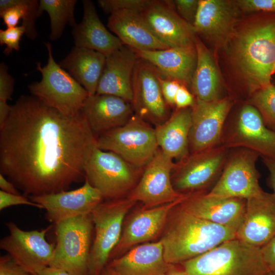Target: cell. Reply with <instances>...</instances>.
<instances>
[{
    "label": "cell",
    "instance_id": "6da1fadb",
    "mask_svg": "<svg viewBox=\"0 0 275 275\" xmlns=\"http://www.w3.org/2000/svg\"><path fill=\"white\" fill-rule=\"evenodd\" d=\"M96 140L81 112L66 116L22 95L0 127L1 173L26 196L67 190L85 180Z\"/></svg>",
    "mask_w": 275,
    "mask_h": 275
},
{
    "label": "cell",
    "instance_id": "7a4b0ae2",
    "mask_svg": "<svg viewBox=\"0 0 275 275\" xmlns=\"http://www.w3.org/2000/svg\"><path fill=\"white\" fill-rule=\"evenodd\" d=\"M215 54L223 81L251 96L271 84L275 74V13L240 17Z\"/></svg>",
    "mask_w": 275,
    "mask_h": 275
},
{
    "label": "cell",
    "instance_id": "3957f363",
    "mask_svg": "<svg viewBox=\"0 0 275 275\" xmlns=\"http://www.w3.org/2000/svg\"><path fill=\"white\" fill-rule=\"evenodd\" d=\"M235 238L236 233L233 230L198 217L179 204L173 210L160 240L166 262L177 265Z\"/></svg>",
    "mask_w": 275,
    "mask_h": 275
},
{
    "label": "cell",
    "instance_id": "277c9868",
    "mask_svg": "<svg viewBox=\"0 0 275 275\" xmlns=\"http://www.w3.org/2000/svg\"><path fill=\"white\" fill-rule=\"evenodd\" d=\"M187 275H268L261 248L235 238L180 264Z\"/></svg>",
    "mask_w": 275,
    "mask_h": 275
},
{
    "label": "cell",
    "instance_id": "5b68a950",
    "mask_svg": "<svg viewBox=\"0 0 275 275\" xmlns=\"http://www.w3.org/2000/svg\"><path fill=\"white\" fill-rule=\"evenodd\" d=\"M48 51L47 64L37 63V70L41 74L39 81L30 84L32 95L45 105L68 116L80 113L89 96L87 90L54 60L51 44L45 43Z\"/></svg>",
    "mask_w": 275,
    "mask_h": 275
},
{
    "label": "cell",
    "instance_id": "8992f818",
    "mask_svg": "<svg viewBox=\"0 0 275 275\" xmlns=\"http://www.w3.org/2000/svg\"><path fill=\"white\" fill-rule=\"evenodd\" d=\"M55 225L56 244L49 266L72 275H89L94 227L91 214L66 219Z\"/></svg>",
    "mask_w": 275,
    "mask_h": 275
},
{
    "label": "cell",
    "instance_id": "52a82bcc",
    "mask_svg": "<svg viewBox=\"0 0 275 275\" xmlns=\"http://www.w3.org/2000/svg\"><path fill=\"white\" fill-rule=\"evenodd\" d=\"M96 146L117 154L140 169L146 166L159 149L155 129L134 114L124 125L98 136Z\"/></svg>",
    "mask_w": 275,
    "mask_h": 275
},
{
    "label": "cell",
    "instance_id": "ba28073f",
    "mask_svg": "<svg viewBox=\"0 0 275 275\" xmlns=\"http://www.w3.org/2000/svg\"><path fill=\"white\" fill-rule=\"evenodd\" d=\"M135 202L128 198L102 202L91 212L95 237L91 248L89 275H101L118 244L125 216Z\"/></svg>",
    "mask_w": 275,
    "mask_h": 275
},
{
    "label": "cell",
    "instance_id": "9c48e42d",
    "mask_svg": "<svg viewBox=\"0 0 275 275\" xmlns=\"http://www.w3.org/2000/svg\"><path fill=\"white\" fill-rule=\"evenodd\" d=\"M140 170L117 154L96 146L85 166V179L100 191L103 200H112L133 186Z\"/></svg>",
    "mask_w": 275,
    "mask_h": 275
},
{
    "label": "cell",
    "instance_id": "30bf717a",
    "mask_svg": "<svg viewBox=\"0 0 275 275\" xmlns=\"http://www.w3.org/2000/svg\"><path fill=\"white\" fill-rule=\"evenodd\" d=\"M9 234L0 241V248L32 275L50 266L55 245L45 238L48 227L41 230L25 231L12 222L6 223Z\"/></svg>",
    "mask_w": 275,
    "mask_h": 275
},
{
    "label": "cell",
    "instance_id": "8fae6325",
    "mask_svg": "<svg viewBox=\"0 0 275 275\" xmlns=\"http://www.w3.org/2000/svg\"><path fill=\"white\" fill-rule=\"evenodd\" d=\"M259 156L251 150L240 148L229 158L208 194L247 200L261 194L263 190L259 184L260 174L256 166Z\"/></svg>",
    "mask_w": 275,
    "mask_h": 275
},
{
    "label": "cell",
    "instance_id": "7c38bea8",
    "mask_svg": "<svg viewBox=\"0 0 275 275\" xmlns=\"http://www.w3.org/2000/svg\"><path fill=\"white\" fill-rule=\"evenodd\" d=\"M227 148L225 146H215L191 153L176 163L172 181L175 190L181 194H192L209 186L223 168Z\"/></svg>",
    "mask_w": 275,
    "mask_h": 275
},
{
    "label": "cell",
    "instance_id": "4fadbf2b",
    "mask_svg": "<svg viewBox=\"0 0 275 275\" xmlns=\"http://www.w3.org/2000/svg\"><path fill=\"white\" fill-rule=\"evenodd\" d=\"M173 160L159 148L127 198L135 202H141L144 208H149L183 197L185 194L175 190L171 180V172L176 164Z\"/></svg>",
    "mask_w": 275,
    "mask_h": 275
},
{
    "label": "cell",
    "instance_id": "5bb4252c",
    "mask_svg": "<svg viewBox=\"0 0 275 275\" xmlns=\"http://www.w3.org/2000/svg\"><path fill=\"white\" fill-rule=\"evenodd\" d=\"M160 75L152 64L138 58L132 77L131 105L134 114L147 122L157 125L163 123L170 117V106L162 94L159 81Z\"/></svg>",
    "mask_w": 275,
    "mask_h": 275
},
{
    "label": "cell",
    "instance_id": "9a60e30c",
    "mask_svg": "<svg viewBox=\"0 0 275 275\" xmlns=\"http://www.w3.org/2000/svg\"><path fill=\"white\" fill-rule=\"evenodd\" d=\"M45 210L47 221L54 224L70 218L90 214L103 200L100 191L85 179L84 185L70 191L29 196Z\"/></svg>",
    "mask_w": 275,
    "mask_h": 275
},
{
    "label": "cell",
    "instance_id": "2e32d148",
    "mask_svg": "<svg viewBox=\"0 0 275 275\" xmlns=\"http://www.w3.org/2000/svg\"><path fill=\"white\" fill-rule=\"evenodd\" d=\"M233 105L228 97L206 101L195 98L191 108L189 147L191 153L215 146Z\"/></svg>",
    "mask_w": 275,
    "mask_h": 275
},
{
    "label": "cell",
    "instance_id": "e0dca14e",
    "mask_svg": "<svg viewBox=\"0 0 275 275\" xmlns=\"http://www.w3.org/2000/svg\"><path fill=\"white\" fill-rule=\"evenodd\" d=\"M246 200L197 192L188 194L180 206L193 215L233 230L236 234L244 219Z\"/></svg>",
    "mask_w": 275,
    "mask_h": 275
},
{
    "label": "cell",
    "instance_id": "ac0fdd59",
    "mask_svg": "<svg viewBox=\"0 0 275 275\" xmlns=\"http://www.w3.org/2000/svg\"><path fill=\"white\" fill-rule=\"evenodd\" d=\"M141 14L156 37L169 47L195 45L193 26L178 15L172 1L151 0Z\"/></svg>",
    "mask_w": 275,
    "mask_h": 275
},
{
    "label": "cell",
    "instance_id": "d6986e66",
    "mask_svg": "<svg viewBox=\"0 0 275 275\" xmlns=\"http://www.w3.org/2000/svg\"><path fill=\"white\" fill-rule=\"evenodd\" d=\"M240 13L236 1L199 0L193 25L195 32L212 43L215 51L229 37Z\"/></svg>",
    "mask_w": 275,
    "mask_h": 275
},
{
    "label": "cell",
    "instance_id": "ffe728a7",
    "mask_svg": "<svg viewBox=\"0 0 275 275\" xmlns=\"http://www.w3.org/2000/svg\"><path fill=\"white\" fill-rule=\"evenodd\" d=\"M228 141L227 148L248 149L262 158L275 160V132L266 126L258 110L250 104L241 109Z\"/></svg>",
    "mask_w": 275,
    "mask_h": 275
},
{
    "label": "cell",
    "instance_id": "44dd1931",
    "mask_svg": "<svg viewBox=\"0 0 275 275\" xmlns=\"http://www.w3.org/2000/svg\"><path fill=\"white\" fill-rule=\"evenodd\" d=\"M275 237V196L263 191L246 200L242 225L236 238L261 248Z\"/></svg>",
    "mask_w": 275,
    "mask_h": 275
},
{
    "label": "cell",
    "instance_id": "7402d4cb",
    "mask_svg": "<svg viewBox=\"0 0 275 275\" xmlns=\"http://www.w3.org/2000/svg\"><path fill=\"white\" fill-rule=\"evenodd\" d=\"M188 194L173 202L145 208L138 211L128 222L122 231L120 240L110 258L115 259L122 252L136 244L155 238L161 232L173 210L180 204Z\"/></svg>",
    "mask_w": 275,
    "mask_h": 275
},
{
    "label": "cell",
    "instance_id": "603a6c76",
    "mask_svg": "<svg viewBox=\"0 0 275 275\" xmlns=\"http://www.w3.org/2000/svg\"><path fill=\"white\" fill-rule=\"evenodd\" d=\"M138 59L134 50L124 45L106 56L96 94L117 96L131 104L132 77Z\"/></svg>",
    "mask_w": 275,
    "mask_h": 275
},
{
    "label": "cell",
    "instance_id": "cb8c5ba5",
    "mask_svg": "<svg viewBox=\"0 0 275 275\" xmlns=\"http://www.w3.org/2000/svg\"><path fill=\"white\" fill-rule=\"evenodd\" d=\"M81 112L97 137L124 125L134 114L130 102L117 96L96 94L88 97Z\"/></svg>",
    "mask_w": 275,
    "mask_h": 275
},
{
    "label": "cell",
    "instance_id": "d4e9b609",
    "mask_svg": "<svg viewBox=\"0 0 275 275\" xmlns=\"http://www.w3.org/2000/svg\"><path fill=\"white\" fill-rule=\"evenodd\" d=\"M174 266L165 260L160 240L140 244L106 265L116 275H167Z\"/></svg>",
    "mask_w": 275,
    "mask_h": 275
},
{
    "label": "cell",
    "instance_id": "484cf974",
    "mask_svg": "<svg viewBox=\"0 0 275 275\" xmlns=\"http://www.w3.org/2000/svg\"><path fill=\"white\" fill-rule=\"evenodd\" d=\"M133 50L139 58L150 63L162 76L177 80L190 88L197 64L195 44L161 50Z\"/></svg>",
    "mask_w": 275,
    "mask_h": 275
},
{
    "label": "cell",
    "instance_id": "4316f807",
    "mask_svg": "<svg viewBox=\"0 0 275 275\" xmlns=\"http://www.w3.org/2000/svg\"><path fill=\"white\" fill-rule=\"evenodd\" d=\"M107 26L124 45L135 50H161L169 47L153 33L140 12L120 10L112 13Z\"/></svg>",
    "mask_w": 275,
    "mask_h": 275
},
{
    "label": "cell",
    "instance_id": "83f0119b",
    "mask_svg": "<svg viewBox=\"0 0 275 275\" xmlns=\"http://www.w3.org/2000/svg\"><path fill=\"white\" fill-rule=\"evenodd\" d=\"M82 4V19L73 28L72 33L75 46L93 49L105 56L122 47L120 40L101 21L93 3L84 0Z\"/></svg>",
    "mask_w": 275,
    "mask_h": 275
},
{
    "label": "cell",
    "instance_id": "f1b7e54d",
    "mask_svg": "<svg viewBox=\"0 0 275 275\" xmlns=\"http://www.w3.org/2000/svg\"><path fill=\"white\" fill-rule=\"evenodd\" d=\"M191 126V108L177 109L155 129L159 148L172 158L181 160L186 157Z\"/></svg>",
    "mask_w": 275,
    "mask_h": 275
},
{
    "label": "cell",
    "instance_id": "f546056e",
    "mask_svg": "<svg viewBox=\"0 0 275 275\" xmlns=\"http://www.w3.org/2000/svg\"><path fill=\"white\" fill-rule=\"evenodd\" d=\"M105 62L104 54L75 46L59 64L92 96L96 93Z\"/></svg>",
    "mask_w": 275,
    "mask_h": 275
},
{
    "label": "cell",
    "instance_id": "4dcf8cb0",
    "mask_svg": "<svg viewBox=\"0 0 275 275\" xmlns=\"http://www.w3.org/2000/svg\"><path fill=\"white\" fill-rule=\"evenodd\" d=\"M195 44L197 58L190 86L193 94L206 101L222 98L223 80L213 55L197 35Z\"/></svg>",
    "mask_w": 275,
    "mask_h": 275
},
{
    "label": "cell",
    "instance_id": "1f68e13d",
    "mask_svg": "<svg viewBox=\"0 0 275 275\" xmlns=\"http://www.w3.org/2000/svg\"><path fill=\"white\" fill-rule=\"evenodd\" d=\"M39 1L1 0L0 16L7 28H14L22 19L25 30V35L31 40L37 36L36 21L40 15Z\"/></svg>",
    "mask_w": 275,
    "mask_h": 275
},
{
    "label": "cell",
    "instance_id": "d6a6232c",
    "mask_svg": "<svg viewBox=\"0 0 275 275\" xmlns=\"http://www.w3.org/2000/svg\"><path fill=\"white\" fill-rule=\"evenodd\" d=\"M76 0H40L39 13L40 15L45 11L49 16L51 41L59 39L62 35L66 25L69 23L73 28L76 23L74 11Z\"/></svg>",
    "mask_w": 275,
    "mask_h": 275
},
{
    "label": "cell",
    "instance_id": "836d02e7",
    "mask_svg": "<svg viewBox=\"0 0 275 275\" xmlns=\"http://www.w3.org/2000/svg\"><path fill=\"white\" fill-rule=\"evenodd\" d=\"M250 102L258 110L266 126L275 132V85L271 83L255 92Z\"/></svg>",
    "mask_w": 275,
    "mask_h": 275
},
{
    "label": "cell",
    "instance_id": "e575fe53",
    "mask_svg": "<svg viewBox=\"0 0 275 275\" xmlns=\"http://www.w3.org/2000/svg\"><path fill=\"white\" fill-rule=\"evenodd\" d=\"M151 0H99L98 4L102 10L110 14L115 11L130 10L141 12Z\"/></svg>",
    "mask_w": 275,
    "mask_h": 275
},
{
    "label": "cell",
    "instance_id": "d590c367",
    "mask_svg": "<svg viewBox=\"0 0 275 275\" xmlns=\"http://www.w3.org/2000/svg\"><path fill=\"white\" fill-rule=\"evenodd\" d=\"M25 32V28L22 25L0 30V44L6 46L3 51L5 55H9L13 50H19L20 41Z\"/></svg>",
    "mask_w": 275,
    "mask_h": 275
},
{
    "label": "cell",
    "instance_id": "8d00e7d4",
    "mask_svg": "<svg viewBox=\"0 0 275 275\" xmlns=\"http://www.w3.org/2000/svg\"><path fill=\"white\" fill-rule=\"evenodd\" d=\"M236 2L241 12L275 13V0H238Z\"/></svg>",
    "mask_w": 275,
    "mask_h": 275
},
{
    "label": "cell",
    "instance_id": "74e56055",
    "mask_svg": "<svg viewBox=\"0 0 275 275\" xmlns=\"http://www.w3.org/2000/svg\"><path fill=\"white\" fill-rule=\"evenodd\" d=\"M178 15L187 23L193 26L197 13L199 0L172 1Z\"/></svg>",
    "mask_w": 275,
    "mask_h": 275
},
{
    "label": "cell",
    "instance_id": "f35d334b",
    "mask_svg": "<svg viewBox=\"0 0 275 275\" xmlns=\"http://www.w3.org/2000/svg\"><path fill=\"white\" fill-rule=\"evenodd\" d=\"M159 81L166 102L170 106H175V96L182 84L177 80L164 77L161 74L159 76Z\"/></svg>",
    "mask_w": 275,
    "mask_h": 275
},
{
    "label": "cell",
    "instance_id": "ab89813d",
    "mask_svg": "<svg viewBox=\"0 0 275 275\" xmlns=\"http://www.w3.org/2000/svg\"><path fill=\"white\" fill-rule=\"evenodd\" d=\"M29 205L42 209L41 206L32 202L25 196L13 194L0 190V210L15 205Z\"/></svg>",
    "mask_w": 275,
    "mask_h": 275
},
{
    "label": "cell",
    "instance_id": "60d3db41",
    "mask_svg": "<svg viewBox=\"0 0 275 275\" xmlns=\"http://www.w3.org/2000/svg\"><path fill=\"white\" fill-rule=\"evenodd\" d=\"M14 79L9 74L8 67L4 63L0 64V101L7 102L13 92Z\"/></svg>",
    "mask_w": 275,
    "mask_h": 275
},
{
    "label": "cell",
    "instance_id": "b9f144b4",
    "mask_svg": "<svg viewBox=\"0 0 275 275\" xmlns=\"http://www.w3.org/2000/svg\"><path fill=\"white\" fill-rule=\"evenodd\" d=\"M0 275H32L8 254L0 258Z\"/></svg>",
    "mask_w": 275,
    "mask_h": 275
},
{
    "label": "cell",
    "instance_id": "7bdbcfd3",
    "mask_svg": "<svg viewBox=\"0 0 275 275\" xmlns=\"http://www.w3.org/2000/svg\"><path fill=\"white\" fill-rule=\"evenodd\" d=\"M195 101L194 95L188 91V88L181 84L179 88L175 98L176 108L191 107Z\"/></svg>",
    "mask_w": 275,
    "mask_h": 275
},
{
    "label": "cell",
    "instance_id": "ee69618b",
    "mask_svg": "<svg viewBox=\"0 0 275 275\" xmlns=\"http://www.w3.org/2000/svg\"><path fill=\"white\" fill-rule=\"evenodd\" d=\"M264 262L270 272H275V237L261 248Z\"/></svg>",
    "mask_w": 275,
    "mask_h": 275
},
{
    "label": "cell",
    "instance_id": "f6af8a7d",
    "mask_svg": "<svg viewBox=\"0 0 275 275\" xmlns=\"http://www.w3.org/2000/svg\"><path fill=\"white\" fill-rule=\"evenodd\" d=\"M263 162L269 172L268 183L273 190V194L275 196V160L263 158Z\"/></svg>",
    "mask_w": 275,
    "mask_h": 275
},
{
    "label": "cell",
    "instance_id": "bcb514c9",
    "mask_svg": "<svg viewBox=\"0 0 275 275\" xmlns=\"http://www.w3.org/2000/svg\"><path fill=\"white\" fill-rule=\"evenodd\" d=\"M0 187L1 190L13 194H19L16 186L9 180H7L3 174H0Z\"/></svg>",
    "mask_w": 275,
    "mask_h": 275
},
{
    "label": "cell",
    "instance_id": "7dc6e473",
    "mask_svg": "<svg viewBox=\"0 0 275 275\" xmlns=\"http://www.w3.org/2000/svg\"><path fill=\"white\" fill-rule=\"evenodd\" d=\"M33 275H72L69 272L51 266L46 267L37 271Z\"/></svg>",
    "mask_w": 275,
    "mask_h": 275
},
{
    "label": "cell",
    "instance_id": "c3c4849f",
    "mask_svg": "<svg viewBox=\"0 0 275 275\" xmlns=\"http://www.w3.org/2000/svg\"><path fill=\"white\" fill-rule=\"evenodd\" d=\"M11 109V105L7 102L0 101V127H1L8 119Z\"/></svg>",
    "mask_w": 275,
    "mask_h": 275
},
{
    "label": "cell",
    "instance_id": "681fc988",
    "mask_svg": "<svg viewBox=\"0 0 275 275\" xmlns=\"http://www.w3.org/2000/svg\"><path fill=\"white\" fill-rule=\"evenodd\" d=\"M167 275H187L181 264L174 265Z\"/></svg>",
    "mask_w": 275,
    "mask_h": 275
},
{
    "label": "cell",
    "instance_id": "f907efd6",
    "mask_svg": "<svg viewBox=\"0 0 275 275\" xmlns=\"http://www.w3.org/2000/svg\"><path fill=\"white\" fill-rule=\"evenodd\" d=\"M101 275H116L112 270L108 267L106 266L102 271Z\"/></svg>",
    "mask_w": 275,
    "mask_h": 275
},
{
    "label": "cell",
    "instance_id": "816d5d0a",
    "mask_svg": "<svg viewBox=\"0 0 275 275\" xmlns=\"http://www.w3.org/2000/svg\"><path fill=\"white\" fill-rule=\"evenodd\" d=\"M268 275H275V272H269Z\"/></svg>",
    "mask_w": 275,
    "mask_h": 275
}]
</instances>
